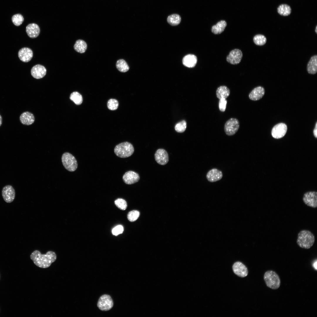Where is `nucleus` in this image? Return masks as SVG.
Returning <instances> with one entry per match:
<instances>
[{"mask_svg":"<svg viewBox=\"0 0 317 317\" xmlns=\"http://www.w3.org/2000/svg\"><path fill=\"white\" fill-rule=\"evenodd\" d=\"M2 194L4 200L6 203H10L12 202L15 198V191L12 186L7 185L3 188Z\"/></svg>","mask_w":317,"mask_h":317,"instance_id":"obj_11","label":"nucleus"},{"mask_svg":"<svg viewBox=\"0 0 317 317\" xmlns=\"http://www.w3.org/2000/svg\"><path fill=\"white\" fill-rule=\"evenodd\" d=\"M119 106V103L117 100L115 99H109L107 103V106L108 108L111 110H114L117 109Z\"/></svg>","mask_w":317,"mask_h":317,"instance_id":"obj_34","label":"nucleus"},{"mask_svg":"<svg viewBox=\"0 0 317 317\" xmlns=\"http://www.w3.org/2000/svg\"><path fill=\"white\" fill-rule=\"evenodd\" d=\"M181 20V18L179 15L177 14H174L169 16L167 18L168 22L171 26H175L180 23Z\"/></svg>","mask_w":317,"mask_h":317,"instance_id":"obj_27","label":"nucleus"},{"mask_svg":"<svg viewBox=\"0 0 317 317\" xmlns=\"http://www.w3.org/2000/svg\"><path fill=\"white\" fill-rule=\"evenodd\" d=\"M313 133L315 137L317 138V122H316L315 128L313 130Z\"/></svg>","mask_w":317,"mask_h":317,"instance_id":"obj_38","label":"nucleus"},{"mask_svg":"<svg viewBox=\"0 0 317 317\" xmlns=\"http://www.w3.org/2000/svg\"><path fill=\"white\" fill-rule=\"evenodd\" d=\"M315 31L316 33H317V26H316L315 29Z\"/></svg>","mask_w":317,"mask_h":317,"instance_id":"obj_41","label":"nucleus"},{"mask_svg":"<svg viewBox=\"0 0 317 317\" xmlns=\"http://www.w3.org/2000/svg\"><path fill=\"white\" fill-rule=\"evenodd\" d=\"M139 215L140 213L139 211L136 210H133L128 213L127 218L130 221L133 222L137 220Z\"/></svg>","mask_w":317,"mask_h":317,"instance_id":"obj_32","label":"nucleus"},{"mask_svg":"<svg viewBox=\"0 0 317 317\" xmlns=\"http://www.w3.org/2000/svg\"><path fill=\"white\" fill-rule=\"evenodd\" d=\"M307 70L309 74H314L317 72V55L312 56L308 62Z\"/></svg>","mask_w":317,"mask_h":317,"instance_id":"obj_21","label":"nucleus"},{"mask_svg":"<svg viewBox=\"0 0 317 317\" xmlns=\"http://www.w3.org/2000/svg\"><path fill=\"white\" fill-rule=\"evenodd\" d=\"M30 258L36 266L41 268L49 267L55 261L57 258L55 253L53 251H48L45 254H42L38 250L34 251L30 255Z\"/></svg>","mask_w":317,"mask_h":317,"instance_id":"obj_1","label":"nucleus"},{"mask_svg":"<svg viewBox=\"0 0 317 317\" xmlns=\"http://www.w3.org/2000/svg\"><path fill=\"white\" fill-rule=\"evenodd\" d=\"M304 203L308 206L313 208L317 207V192L316 191H309L305 193L303 198Z\"/></svg>","mask_w":317,"mask_h":317,"instance_id":"obj_8","label":"nucleus"},{"mask_svg":"<svg viewBox=\"0 0 317 317\" xmlns=\"http://www.w3.org/2000/svg\"><path fill=\"white\" fill-rule=\"evenodd\" d=\"M287 131L286 125L283 123H280L275 125L272 131V137L276 139L283 137L286 134Z\"/></svg>","mask_w":317,"mask_h":317,"instance_id":"obj_10","label":"nucleus"},{"mask_svg":"<svg viewBox=\"0 0 317 317\" xmlns=\"http://www.w3.org/2000/svg\"><path fill=\"white\" fill-rule=\"evenodd\" d=\"M2 117L1 115L0 114V127L2 124Z\"/></svg>","mask_w":317,"mask_h":317,"instance_id":"obj_40","label":"nucleus"},{"mask_svg":"<svg viewBox=\"0 0 317 317\" xmlns=\"http://www.w3.org/2000/svg\"><path fill=\"white\" fill-rule=\"evenodd\" d=\"M11 20L14 25L18 26L23 23L24 21V18L22 15L18 14L14 15L12 17Z\"/></svg>","mask_w":317,"mask_h":317,"instance_id":"obj_31","label":"nucleus"},{"mask_svg":"<svg viewBox=\"0 0 317 317\" xmlns=\"http://www.w3.org/2000/svg\"><path fill=\"white\" fill-rule=\"evenodd\" d=\"M46 73V70L43 65H36L33 66L31 70L32 76L36 79H40L43 77Z\"/></svg>","mask_w":317,"mask_h":317,"instance_id":"obj_16","label":"nucleus"},{"mask_svg":"<svg viewBox=\"0 0 317 317\" xmlns=\"http://www.w3.org/2000/svg\"><path fill=\"white\" fill-rule=\"evenodd\" d=\"M124 182L127 184H132L138 182L140 179L138 173L132 171L126 172L122 177Z\"/></svg>","mask_w":317,"mask_h":317,"instance_id":"obj_14","label":"nucleus"},{"mask_svg":"<svg viewBox=\"0 0 317 317\" xmlns=\"http://www.w3.org/2000/svg\"><path fill=\"white\" fill-rule=\"evenodd\" d=\"M186 127V122L185 121L183 120L176 124L175 126V129L177 132L182 133L185 131Z\"/></svg>","mask_w":317,"mask_h":317,"instance_id":"obj_35","label":"nucleus"},{"mask_svg":"<svg viewBox=\"0 0 317 317\" xmlns=\"http://www.w3.org/2000/svg\"><path fill=\"white\" fill-rule=\"evenodd\" d=\"M226 26L227 23L225 21H221L212 27L211 31L214 34H220L224 31Z\"/></svg>","mask_w":317,"mask_h":317,"instance_id":"obj_24","label":"nucleus"},{"mask_svg":"<svg viewBox=\"0 0 317 317\" xmlns=\"http://www.w3.org/2000/svg\"><path fill=\"white\" fill-rule=\"evenodd\" d=\"M18 55L19 58L21 61L24 62H28L32 58L33 52L30 48L25 47L19 50Z\"/></svg>","mask_w":317,"mask_h":317,"instance_id":"obj_17","label":"nucleus"},{"mask_svg":"<svg viewBox=\"0 0 317 317\" xmlns=\"http://www.w3.org/2000/svg\"><path fill=\"white\" fill-rule=\"evenodd\" d=\"M117 69L122 72H126L129 69V67L126 61L123 59H119L116 63Z\"/></svg>","mask_w":317,"mask_h":317,"instance_id":"obj_28","label":"nucleus"},{"mask_svg":"<svg viewBox=\"0 0 317 317\" xmlns=\"http://www.w3.org/2000/svg\"><path fill=\"white\" fill-rule=\"evenodd\" d=\"M19 119L22 124L26 125H31L35 121L33 115L28 112H25L22 113L20 116Z\"/></svg>","mask_w":317,"mask_h":317,"instance_id":"obj_20","label":"nucleus"},{"mask_svg":"<svg viewBox=\"0 0 317 317\" xmlns=\"http://www.w3.org/2000/svg\"><path fill=\"white\" fill-rule=\"evenodd\" d=\"M232 269L234 273L240 277H245L248 274L247 267L240 262H236L232 266Z\"/></svg>","mask_w":317,"mask_h":317,"instance_id":"obj_13","label":"nucleus"},{"mask_svg":"<svg viewBox=\"0 0 317 317\" xmlns=\"http://www.w3.org/2000/svg\"><path fill=\"white\" fill-rule=\"evenodd\" d=\"M264 279L268 287L274 290L277 289L280 287L281 280L278 275L274 271L268 270L264 274Z\"/></svg>","mask_w":317,"mask_h":317,"instance_id":"obj_3","label":"nucleus"},{"mask_svg":"<svg viewBox=\"0 0 317 317\" xmlns=\"http://www.w3.org/2000/svg\"><path fill=\"white\" fill-rule=\"evenodd\" d=\"M230 94V89L225 85L220 86L218 87L216 91V96L219 99L222 98L226 99L229 96Z\"/></svg>","mask_w":317,"mask_h":317,"instance_id":"obj_23","label":"nucleus"},{"mask_svg":"<svg viewBox=\"0 0 317 317\" xmlns=\"http://www.w3.org/2000/svg\"><path fill=\"white\" fill-rule=\"evenodd\" d=\"M278 13L280 15L286 16L289 15L291 12V7L286 4H281L279 5L277 8Z\"/></svg>","mask_w":317,"mask_h":317,"instance_id":"obj_26","label":"nucleus"},{"mask_svg":"<svg viewBox=\"0 0 317 317\" xmlns=\"http://www.w3.org/2000/svg\"><path fill=\"white\" fill-rule=\"evenodd\" d=\"M113 302L111 297L107 294H104L99 298L97 302V306L101 310L107 311L110 310L113 307Z\"/></svg>","mask_w":317,"mask_h":317,"instance_id":"obj_7","label":"nucleus"},{"mask_svg":"<svg viewBox=\"0 0 317 317\" xmlns=\"http://www.w3.org/2000/svg\"><path fill=\"white\" fill-rule=\"evenodd\" d=\"M197 61V59L196 56L193 54H188L183 58V63L186 67L193 68L195 65Z\"/></svg>","mask_w":317,"mask_h":317,"instance_id":"obj_22","label":"nucleus"},{"mask_svg":"<svg viewBox=\"0 0 317 317\" xmlns=\"http://www.w3.org/2000/svg\"><path fill=\"white\" fill-rule=\"evenodd\" d=\"M26 31L29 37L35 38L39 35L40 29L38 25L35 23H32L28 24L26 26Z\"/></svg>","mask_w":317,"mask_h":317,"instance_id":"obj_19","label":"nucleus"},{"mask_svg":"<svg viewBox=\"0 0 317 317\" xmlns=\"http://www.w3.org/2000/svg\"><path fill=\"white\" fill-rule=\"evenodd\" d=\"M240 127V123L235 118L230 119L225 122L224 127L225 132L228 136H232L237 131Z\"/></svg>","mask_w":317,"mask_h":317,"instance_id":"obj_6","label":"nucleus"},{"mask_svg":"<svg viewBox=\"0 0 317 317\" xmlns=\"http://www.w3.org/2000/svg\"><path fill=\"white\" fill-rule=\"evenodd\" d=\"M253 41L254 43L258 45H264L267 42V38L263 35L257 34L254 36L253 38Z\"/></svg>","mask_w":317,"mask_h":317,"instance_id":"obj_30","label":"nucleus"},{"mask_svg":"<svg viewBox=\"0 0 317 317\" xmlns=\"http://www.w3.org/2000/svg\"><path fill=\"white\" fill-rule=\"evenodd\" d=\"M123 227L121 225H118L113 229L112 232L114 235L117 236L119 234L122 233L123 231Z\"/></svg>","mask_w":317,"mask_h":317,"instance_id":"obj_37","label":"nucleus"},{"mask_svg":"<svg viewBox=\"0 0 317 317\" xmlns=\"http://www.w3.org/2000/svg\"><path fill=\"white\" fill-rule=\"evenodd\" d=\"M87 47V44L85 41L82 40H78L76 41L74 48L77 52L83 53L86 50Z\"/></svg>","mask_w":317,"mask_h":317,"instance_id":"obj_25","label":"nucleus"},{"mask_svg":"<svg viewBox=\"0 0 317 317\" xmlns=\"http://www.w3.org/2000/svg\"><path fill=\"white\" fill-rule=\"evenodd\" d=\"M223 176L222 172L216 168L210 170L207 173L206 177L210 182H214L220 180Z\"/></svg>","mask_w":317,"mask_h":317,"instance_id":"obj_15","label":"nucleus"},{"mask_svg":"<svg viewBox=\"0 0 317 317\" xmlns=\"http://www.w3.org/2000/svg\"><path fill=\"white\" fill-rule=\"evenodd\" d=\"M70 99L77 105L81 104L83 101L82 95L77 92H74L70 94Z\"/></svg>","mask_w":317,"mask_h":317,"instance_id":"obj_29","label":"nucleus"},{"mask_svg":"<svg viewBox=\"0 0 317 317\" xmlns=\"http://www.w3.org/2000/svg\"><path fill=\"white\" fill-rule=\"evenodd\" d=\"M313 266L314 268L315 269H316V270H317V260H316V261L313 264Z\"/></svg>","mask_w":317,"mask_h":317,"instance_id":"obj_39","label":"nucleus"},{"mask_svg":"<svg viewBox=\"0 0 317 317\" xmlns=\"http://www.w3.org/2000/svg\"><path fill=\"white\" fill-rule=\"evenodd\" d=\"M265 93L264 88L258 86L254 88L249 95V98L253 101H257L262 98Z\"/></svg>","mask_w":317,"mask_h":317,"instance_id":"obj_18","label":"nucleus"},{"mask_svg":"<svg viewBox=\"0 0 317 317\" xmlns=\"http://www.w3.org/2000/svg\"><path fill=\"white\" fill-rule=\"evenodd\" d=\"M315 240V237L311 232L303 230L298 233L296 242L300 247L309 249L313 245Z\"/></svg>","mask_w":317,"mask_h":317,"instance_id":"obj_2","label":"nucleus"},{"mask_svg":"<svg viewBox=\"0 0 317 317\" xmlns=\"http://www.w3.org/2000/svg\"><path fill=\"white\" fill-rule=\"evenodd\" d=\"M242 53L240 49H235L232 50L226 58L227 61L231 64L236 65L241 61Z\"/></svg>","mask_w":317,"mask_h":317,"instance_id":"obj_9","label":"nucleus"},{"mask_svg":"<svg viewBox=\"0 0 317 317\" xmlns=\"http://www.w3.org/2000/svg\"><path fill=\"white\" fill-rule=\"evenodd\" d=\"M116 205L119 209L125 210L127 208V204L126 201L122 198H118L114 201Z\"/></svg>","mask_w":317,"mask_h":317,"instance_id":"obj_33","label":"nucleus"},{"mask_svg":"<svg viewBox=\"0 0 317 317\" xmlns=\"http://www.w3.org/2000/svg\"><path fill=\"white\" fill-rule=\"evenodd\" d=\"M154 156L156 161L160 165H165L168 161V154L164 149H159L157 150Z\"/></svg>","mask_w":317,"mask_h":317,"instance_id":"obj_12","label":"nucleus"},{"mask_svg":"<svg viewBox=\"0 0 317 317\" xmlns=\"http://www.w3.org/2000/svg\"><path fill=\"white\" fill-rule=\"evenodd\" d=\"M134 149L132 144L128 142L120 143L116 146L114 152L118 157L125 158L131 156L134 153Z\"/></svg>","mask_w":317,"mask_h":317,"instance_id":"obj_4","label":"nucleus"},{"mask_svg":"<svg viewBox=\"0 0 317 317\" xmlns=\"http://www.w3.org/2000/svg\"><path fill=\"white\" fill-rule=\"evenodd\" d=\"M219 100V110L222 112H224L226 109L227 101L225 99L223 98H221Z\"/></svg>","mask_w":317,"mask_h":317,"instance_id":"obj_36","label":"nucleus"},{"mask_svg":"<svg viewBox=\"0 0 317 317\" xmlns=\"http://www.w3.org/2000/svg\"><path fill=\"white\" fill-rule=\"evenodd\" d=\"M62 161L64 167L69 171H74L77 168V163L75 158L69 153L65 152L63 154Z\"/></svg>","mask_w":317,"mask_h":317,"instance_id":"obj_5","label":"nucleus"}]
</instances>
